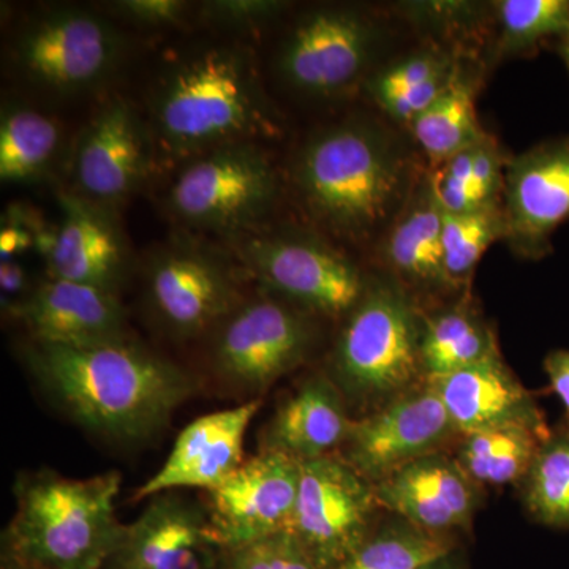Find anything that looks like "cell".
<instances>
[{"label": "cell", "mask_w": 569, "mask_h": 569, "mask_svg": "<svg viewBox=\"0 0 569 569\" xmlns=\"http://www.w3.org/2000/svg\"><path fill=\"white\" fill-rule=\"evenodd\" d=\"M28 361L56 406L116 441L156 436L197 388L186 370L132 339L93 347L33 342Z\"/></svg>", "instance_id": "1"}, {"label": "cell", "mask_w": 569, "mask_h": 569, "mask_svg": "<svg viewBox=\"0 0 569 569\" xmlns=\"http://www.w3.org/2000/svg\"><path fill=\"white\" fill-rule=\"evenodd\" d=\"M291 179L307 216L321 230L361 244L385 234L418 176L387 127L350 118L306 141Z\"/></svg>", "instance_id": "2"}, {"label": "cell", "mask_w": 569, "mask_h": 569, "mask_svg": "<svg viewBox=\"0 0 569 569\" xmlns=\"http://www.w3.org/2000/svg\"><path fill=\"white\" fill-rule=\"evenodd\" d=\"M279 132L252 56L241 48L190 52L164 71L153 92L152 144L170 163Z\"/></svg>", "instance_id": "3"}, {"label": "cell", "mask_w": 569, "mask_h": 569, "mask_svg": "<svg viewBox=\"0 0 569 569\" xmlns=\"http://www.w3.org/2000/svg\"><path fill=\"white\" fill-rule=\"evenodd\" d=\"M121 486L119 471L84 479L51 470L22 475L3 552L37 569H103L123 530L116 518Z\"/></svg>", "instance_id": "4"}, {"label": "cell", "mask_w": 569, "mask_h": 569, "mask_svg": "<svg viewBox=\"0 0 569 569\" xmlns=\"http://www.w3.org/2000/svg\"><path fill=\"white\" fill-rule=\"evenodd\" d=\"M421 320L410 296L392 282L367 283L340 332L335 381L358 402L399 396L421 372Z\"/></svg>", "instance_id": "5"}, {"label": "cell", "mask_w": 569, "mask_h": 569, "mask_svg": "<svg viewBox=\"0 0 569 569\" xmlns=\"http://www.w3.org/2000/svg\"><path fill=\"white\" fill-rule=\"evenodd\" d=\"M280 181L258 142L224 146L190 160L176 176L167 203L193 230L242 236L274 208Z\"/></svg>", "instance_id": "6"}, {"label": "cell", "mask_w": 569, "mask_h": 569, "mask_svg": "<svg viewBox=\"0 0 569 569\" xmlns=\"http://www.w3.org/2000/svg\"><path fill=\"white\" fill-rule=\"evenodd\" d=\"M239 260L264 291L323 317L348 316L365 295L358 266L320 236L299 230L239 236Z\"/></svg>", "instance_id": "7"}, {"label": "cell", "mask_w": 569, "mask_h": 569, "mask_svg": "<svg viewBox=\"0 0 569 569\" xmlns=\"http://www.w3.org/2000/svg\"><path fill=\"white\" fill-rule=\"evenodd\" d=\"M212 336L217 376L244 395H261L293 372L316 342L309 313L268 291L244 299Z\"/></svg>", "instance_id": "8"}, {"label": "cell", "mask_w": 569, "mask_h": 569, "mask_svg": "<svg viewBox=\"0 0 569 569\" xmlns=\"http://www.w3.org/2000/svg\"><path fill=\"white\" fill-rule=\"evenodd\" d=\"M381 32L369 13L355 7L325 6L307 11L280 48V77L305 96H342L370 77Z\"/></svg>", "instance_id": "9"}, {"label": "cell", "mask_w": 569, "mask_h": 569, "mask_svg": "<svg viewBox=\"0 0 569 569\" xmlns=\"http://www.w3.org/2000/svg\"><path fill=\"white\" fill-rule=\"evenodd\" d=\"M290 533L318 569H337L372 537L376 489L342 456L301 460Z\"/></svg>", "instance_id": "10"}, {"label": "cell", "mask_w": 569, "mask_h": 569, "mask_svg": "<svg viewBox=\"0 0 569 569\" xmlns=\"http://www.w3.org/2000/svg\"><path fill=\"white\" fill-rule=\"evenodd\" d=\"M122 40L93 11L63 7L29 22L13 48L22 77L44 91H86L104 80L121 54Z\"/></svg>", "instance_id": "11"}, {"label": "cell", "mask_w": 569, "mask_h": 569, "mask_svg": "<svg viewBox=\"0 0 569 569\" xmlns=\"http://www.w3.org/2000/svg\"><path fill=\"white\" fill-rule=\"evenodd\" d=\"M144 277L149 309L176 339L212 332L244 301L230 263L194 242L162 247L152 254Z\"/></svg>", "instance_id": "12"}, {"label": "cell", "mask_w": 569, "mask_h": 569, "mask_svg": "<svg viewBox=\"0 0 569 569\" xmlns=\"http://www.w3.org/2000/svg\"><path fill=\"white\" fill-rule=\"evenodd\" d=\"M299 475V460L263 449L244 460L227 481L209 490L206 511L223 552L290 530Z\"/></svg>", "instance_id": "13"}, {"label": "cell", "mask_w": 569, "mask_h": 569, "mask_svg": "<svg viewBox=\"0 0 569 569\" xmlns=\"http://www.w3.org/2000/svg\"><path fill=\"white\" fill-rule=\"evenodd\" d=\"M501 204L512 252L530 261L552 253L553 234L569 222V134L509 157Z\"/></svg>", "instance_id": "14"}, {"label": "cell", "mask_w": 569, "mask_h": 569, "mask_svg": "<svg viewBox=\"0 0 569 569\" xmlns=\"http://www.w3.org/2000/svg\"><path fill=\"white\" fill-rule=\"evenodd\" d=\"M459 433L432 387L403 392L361 421H353L343 459L370 485L383 481L400 467L436 455Z\"/></svg>", "instance_id": "15"}, {"label": "cell", "mask_w": 569, "mask_h": 569, "mask_svg": "<svg viewBox=\"0 0 569 569\" xmlns=\"http://www.w3.org/2000/svg\"><path fill=\"white\" fill-rule=\"evenodd\" d=\"M123 526L111 569H223L224 552L206 508L164 492Z\"/></svg>", "instance_id": "16"}, {"label": "cell", "mask_w": 569, "mask_h": 569, "mask_svg": "<svg viewBox=\"0 0 569 569\" xmlns=\"http://www.w3.org/2000/svg\"><path fill=\"white\" fill-rule=\"evenodd\" d=\"M153 151L151 133L123 99H112L97 112L74 152V193L93 203L119 204L137 192Z\"/></svg>", "instance_id": "17"}, {"label": "cell", "mask_w": 569, "mask_h": 569, "mask_svg": "<svg viewBox=\"0 0 569 569\" xmlns=\"http://www.w3.org/2000/svg\"><path fill=\"white\" fill-rule=\"evenodd\" d=\"M11 313L37 343L93 347L130 339L118 295L91 284L50 277L14 302Z\"/></svg>", "instance_id": "18"}, {"label": "cell", "mask_w": 569, "mask_h": 569, "mask_svg": "<svg viewBox=\"0 0 569 569\" xmlns=\"http://www.w3.org/2000/svg\"><path fill=\"white\" fill-rule=\"evenodd\" d=\"M261 408L253 399L194 419L179 433L162 468L138 489L144 500L176 489H216L244 463V438Z\"/></svg>", "instance_id": "19"}, {"label": "cell", "mask_w": 569, "mask_h": 569, "mask_svg": "<svg viewBox=\"0 0 569 569\" xmlns=\"http://www.w3.org/2000/svg\"><path fill=\"white\" fill-rule=\"evenodd\" d=\"M59 204L62 220L47 257L51 279L118 295L126 274L127 249L110 208L74 192L59 193Z\"/></svg>", "instance_id": "20"}, {"label": "cell", "mask_w": 569, "mask_h": 569, "mask_svg": "<svg viewBox=\"0 0 569 569\" xmlns=\"http://www.w3.org/2000/svg\"><path fill=\"white\" fill-rule=\"evenodd\" d=\"M473 485L459 462L436 452L400 467L373 489L381 507L418 529L441 533L470 520Z\"/></svg>", "instance_id": "21"}, {"label": "cell", "mask_w": 569, "mask_h": 569, "mask_svg": "<svg viewBox=\"0 0 569 569\" xmlns=\"http://www.w3.org/2000/svg\"><path fill=\"white\" fill-rule=\"evenodd\" d=\"M429 385L462 436L519 422L546 425L533 396L508 369L500 353L429 380Z\"/></svg>", "instance_id": "22"}, {"label": "cell", "mask_w": 569, "mask_h": 569, "mask_svg": "<svg viewBox=\"0 0 569 569\" xmlns=\"http://www.w3.org/2000/svg\"><path fill=\"white\" fill-rule=\"evenodd\" d=\"M346 396L325 376L309 378L277 408L264 433V451L282 452L296 460L335 455L350 433Z\"/></svg>", "instance_id": "23"}, {"label": "cell", "mask_w": 569, "mask_h": 569, "mask_svg": "<svg viewBox=\"0 0 569 569\" xmlns=\"http://www.w3.org/2000/svg\"><path fill=\"white\" fill-rule=\"evenodd\" d=\"M443 217L432 173L421 171L407 203L381 238V257L400 279L421 288L449 284L445 272Z\"/></svg>", "instance_id": "24"}, {"label": "cell", "mask_w": 569, "mask_h": 569, "mask_svg": "<svg viewBox=\"0 0 569 569\" xmlns=\"http://www.w3.org/2000/svg\"><path fill=\"white\" fill-rule=\"evenodd\" d=\"M462 58L451 48L426 44L370 73L366 91L389 119L410 129L448 88Z\"/></svg>", "instance_id": "25"}, {"label": "cell", "mask_w": 569, "mask_h": 569, "mask_svg": "<svg viewBox=\"0 0 569 569\" xmlns=\"http://www.w3.org/2000/svg\"><path fill=\"white\" fill-rule=\"evenodd\" d=\"M481 71L460 61L443 93L411 123L410 132L427 157L430 170L466 151L485 137L478 119L477 99Z\"/></svg>", "instance_id": "26"}, {"label": "cell", "mask_w": 569, "mask_h": 569, "mask_svg": "<svg viewBox=\"0 0 569 569\" xmlns=\"http://www.w3.org/2000/svg\"><path fill=\"white\" fill-rule=\"evenodd\" d=\"M550 436L546 425L492 427L466 436L458 462L473 482L501 486L523 481Z\"/></svg>", "instance_id": "27"}, {"label": "cell", "mask_w": 569, "mask_h": 569, "mask_svg": "<svg viewBox=\"0 0 569 569\" xmlns=\"http://www.w3.org/2000/svg\"><path fill=\"white\" fill-rule=\"evenodd\" d=\"M496 336L473 309L452 307L422 323V372L429 380L458 372L497 355Z\"/></svg>", "instance_id": "28"}, {"label": "cell", "mask_w": 569, "mask_h": 569, "mask_svg": "<svg viewBox=\"0 0 569 569\" xmlns=\"http://www.w3.org/2000/svg\"><path fill=\"white\" fill-rule=\"evenodd\" d=\"M490 10L489 59L496 63L537 54L545 44H559L569 31V0H498Z\"/></svg>", "instance_id": "29"}, {"label": "cell", "mask_w": 569, "mask_h": 569, "mask_svg": "<svg viewBox=\"0 0 569 569\" xmlns=\"http://www.w3.org/2000/svg\"><path fill=\"white\" fill-rule=\"evenodd\" d=\"M59 123L29 107L3 108L0 119V179L33 181L47 173L61 148Z\"/></svg>", "instance_id": "30"}, {"label": "cell", "mask_w": 569, "mask_h": 569, "mask_svg": "<svg viewBox=\"0 0 569 569\" xmlns=\"http://www.w3.org/2000/svg\"><path fill=\"white\" fill-rule=\"evenodd\" d=\"M523 501L537 522L569 529V427L552 433L523 479Z\"/></svg>", "instance_id": "31"}, {"label": "cell", "mask_w": 569, "mask_h": 569, "mask_svg": "<svg viewBox=\"0 0 569 569\" xmlns=\"http://www.w3.org/2000/svg\"><path fill=\"white\" fill-rule=\"evenodd\" d=\"M507 233L503 204L463 213L445 212L443 254L449 284L468 282L485 253L496 242L505 241Z\"/></svg>", "instance_id": "32"}, {"label": "cell", "mask_w": 569, "mask_h": 569, "mask_svg": "<svg viewBox=\"0 0 569 569\" xmlns=\"http://www.w3.org/2000/svg\"><path fill=\"white\" fill-rule=\"evenodd\" d=\"M451 550L440 533L406 522L372 535L337 569H421L451 556Z\"/></svg>", "instance_id": "33"}, {"label": "cell", "mask_w": 569, "mask_h": 569, "mask_svg": "<svg viewBox=\"0 0 569 569\" xmlns=\"http://www.w3.org/2000/svg\"><path fill=\"white\" fill-rule=\"evenodd\" d=\"M223 569H318L290 533L224 552Z\"/></svg>", "instance_id": "34"}, {"label": "cell", "mask_w": 569, "mask_h": 569, "mask_svg": "<svg viewBox=\"0 0 569 569\" xmlns=\"http://www.w3.org/2000/svg\"><path fill=\"white\" fill-rule=\"evenodd\" d=\"M508 159L492 134L486 133L481 140L475 142L471 189L478 209L501 204Z\"/></svg>", "instance_id": "35"}, {"label": "cell", "mask_w": 569, "mask_h": 569, "mask_svg": "<svg viewBox=\"0 0 569 569\" xmlns=\"http://www.w3.org/2000/svg\"><path fill=\"white\" fill-rule=\"evenodd\" d=\"M284 6L279 0H212L201 7V18L228 31H253L279 17Z\"/></svg>", "instance_id": "36"}, {"label": "cell", "mask_w": 569, "mask_h": 569, "mask_svg": "<svg viewBox=\"0 0 569 569\" xmlns=\"http://www.w3.org/2000/svg\"><path fill=\"white\" fill-rule=\"evenodd\" d=\"M471 160H473V144L458 156L451 157L448 162L430 170L438 200L448 213H463L477 211L473 189H471Z\"/></svg>", "instance_id": "37"}, {"label": "cell", "mask_w": 569, "mask_h": 569, "mask_svg": "<svg viewBox=\"0 0 569 569\" xmlns=\"http://www.w3.org/2000/svg\"><path fill=\"white\" fill-rule=\"evenodd\" d=\"M111 9L123 20L142 28H164L181 21L189 3L182 0H121L112 3Z\"/></svg>", "instance_id": "38"}, {"label": "cell", "mask_w": 569, "mask_h": 569, "mask_svg": "<svg viewBox=\"0 0 569 569\" xmlns=\"http://www.w3.org/2000/svg\"><path fill=\"white\" fill-rule=\"evenodd\" d=\"M545 370L550 389L559 397L565 408L567 427H569V350L550 351L545 359Z\"/></svg>", "instance_id": "39"}, {"label": "cell", "mask_w": 569, "mask_h": 569, "mask_svg": "<svg viewBox=\"0 0 569 569\" xmlns=\"http://www.w3.org/2000/svg\"><path fill=\"white\" fill-rule=\"evenodd\" d=\"M36 246L33 234L20 223L9 222L0 231V258L2 261L13 260L17 254Z\"/></svg>", "instance_id": "40"}, {"label": "cell", "mask_w": 569, "mask_h": 569, "mask_svg": "<svg viewBox=\"0 0 569 569\" xmlns=\"http://www.w3.org/2000/svg\"><path fill=\"white\" fill-rule=\"evenodd\" d=\"M0 284H2L3 295H21L26 288V271L22 269V266L14 263L13 260L2 261V266H0Z\"/></svg>", "instance_id": "41"}, {"label": "cell", "mask_w": 569, "mask_h": 569, "mask_svg": "<svg viewBox=\"0 0 569 569\" xmlns=\"http://www.w3.org/2000/svg\"><path fill=\"white\" fill-rule=\"evenodd\" d=\"M0 569H37L24 561L18 560L17 557L10 556L9 552L2 550V561H0Z\"/></svg>", "instance_id": "42"}, {"label": "cell", "mask_w": 569, "mask_h": 569, "mask_svg": "<svg viewBox=\"0 0 569 569\" xmlns=\"http://www.w3.org/2000/svg\"><path fill=\"white\" fill-rule=\"evenodd\" d=\"M557 50H559L561 59H563L565 66H567L569 71V31L557 44Z\"/></svg>", "instance_id": "43"}, {"label": "cell", "mask_w": 569, "mask_h": 569, "mask_svg": "<svg viewBox=\"0 0 569 569\" xmlns=\"http://www.w3.org/2000/svg\"><path fill=\"white\" fill-rule=\"evenodd\" d=\"M421 569H456V567L451 561V556H448L445 557V559L433 561V563L427 565V567Z\"/></svg>", "instance_id": "44"}, {"label": "cell", "mask_w": 569, "mask_h": 569, "mask_svg": "<svg viewBox=\"0 0 569 569\" xmlns=\"http://www.w3.org/2000/svg\"><path fill=\"white\" fill-rule=\"evenodd\" d=\"M103 569H111V568H103Z\"/></svg>", "instance_id": "45"}]
</instances>
